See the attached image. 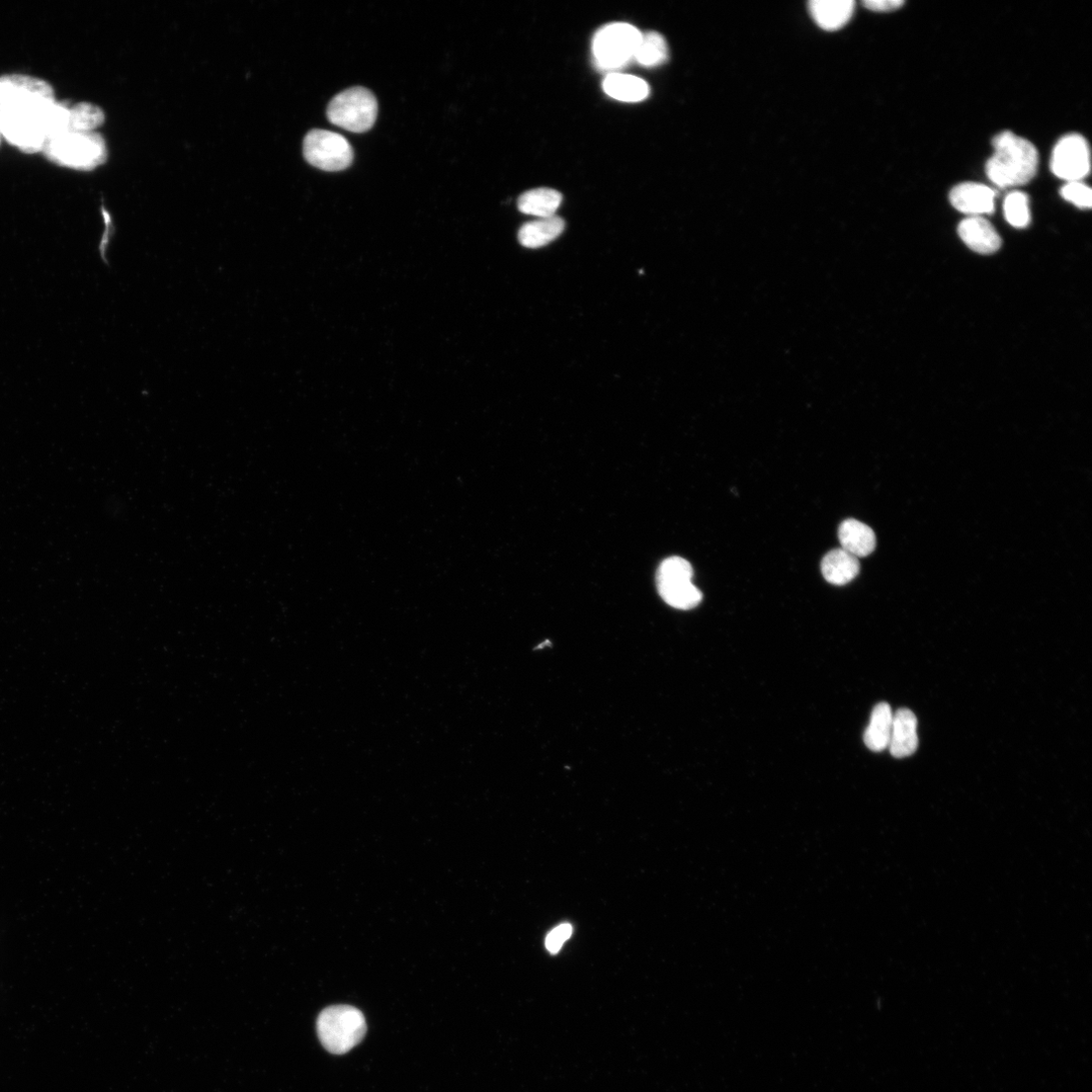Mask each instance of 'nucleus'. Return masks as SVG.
<instances>
[{"mask_svg":"<svg viewBox=\"0 0 1092 1092\" xmlns=\"http://www.w3.org/2000/svg\"><path fill=\"white\" fill-rule=\"evenodd\" d=\"M892 722L893 712L889 704L885 702L877 704L864 734V741L869 749L878 752L888 747Z\"/></svg>","mask_w":1092,"mask_h":1092,"instance_id":"19","label":"nucleus"},{"mask_svg":"<svg viewBox=\"0 0 1092 1092\" xmlns=\"http://www.w3.org/2000/svg\"><path fill=\"white\" fill-rule=\"evenodd\" d=\"M54 101L52 87L42 79L20 74L0 77V107L36 108Z\"/></svg>","mask_w":1092,"mask_h":1092,"instance_id":"9","label":"nucleus"},{"mask_svg":"<svg viewBox=\"0 0 1092 1092\" xmlns=\"http://www.w3.org/2000/svg\"><path fill=\"white\" fill-rule=\"evenodd\" d=\"M0 136H2V133H0Z\"/></svg>","mask_w":1092,"mask_h":1092,"instance_id":"28","label":"nucleus"},{"mask_svg":"<svg viewBox=\"0 0 1092 1092\" xmlns=\"http://www.w3.org/2000/svg\"><path fill=\"white\" fill-rule=\"evenodd\" d=\"M1061 197L1080 209H1090L1092 205L1091 189L1082 182H1068L1060 191Z\"/></svg>","mask_w":1092,"mask_h":1092,"instance_id":"24","label":"nucleus"},{"mask_svg":"<svg viewBox=\"0 0 1092 1092\" xmlns=\"http://www.w3.org/2000/svg\"><path fill=\"white\" fill-rule=\"evenodd\" d=\"M306 160L325 172H342L349 168L355 157L350 142L341 134L313 130L304 140Z\"/></svg>","mask_w":1092,"mask_h":1092,"instance_id":"8","label":"nucleus"},{"mask_svg":"<svg viewBox=\"0 0 1092 1092\" xmlns=\"http://www.w3.org/2000/svg\"><path fill=\"white\" fill-rule=\"evenodd\" d=\"M691 563L679 556L664 559L656 573L657 590L661 599L670 607L680 610L696 608L703 595L692 582Z\"/></svg>","mask_w":1092,"mask_h":1092,"instance_id":"5","label":"nucleus"},{"mask_svg":"<svg viewBox=\"0 0 1092 1092\" xmlns=\"http://www.w3.org/2000/svg\"><path fill=\"white\" fill-rule=\"evenodd\" d=\"M823 577L830 583L843 585L854 578L860 572L859 558L843 548L829 551L821 561Z\"/></svg>","mask_w":1092,"mask_h":1092,"instance_id":"15","label":"nucleus"},{"mask_svg":"<svg viewBox=\"0 0 1092 1092\" xmlns=\"http://www.w3.org/2000/svg\"><path fill=\"white\" fill-rule=\"evenodd\" d=\"M855 7L854 0H811L808 4L815 24L827 32L844 28L852 19Z\"/></svg>","mask_w":1092,"mask_h":1092,"instance_id":"13","label":"nucleus"},{"mask_svg":"<svg viewBox=\"0 0 1092 1092\" xmlns=\"http://www.w3.org/2000/svg\"><path fill=\"white\" fill-rule=\"evenodd\" d=\"M838 540L844 550L858 558L870 555L876 548L874 532L855 520H848L839 527Z\"/></svg>","mask_w":1092,"mask_h":1092,"instance_id":"16","label":"nucleus"},{"mask_svg":"<svg viewBox=\"0 0 1092 1092\" xmlns=\"http://www.w3.org/2000/svg\"><path fill=\"white\" fill-rule=\"evenodd\" d=\"M993 155L986 163V175L998 188L1027 185L1038 172L1039 153L1029 140L1004 131L992 140Z\"/></svg>","mask_w":1092,"mask_h":1092,"instance_id":"1","label":"nucleus"},{"mask_svg":"<svg viewBox=\"0 0 1092 1092\" xmlns=\"http://www.w3.org/2000/svg\"><path fill=\"white\" fill-rule=\"evenodd\" d=\"M1003 211L1006 221L1015 228H1026L1031 222L1029 198L1025 193L1016 191L1007 195Z\"/></svg>","mask_w":1092,"mask_h":1092,"instance_id":"23","label":"nucleus"},{"mask_svg":"<svg viewBox=\"0 0 1092 1092\" xmlns=\"http://www.w3.org/2000/svg\"><path fill=\"white\" fill-rule=\"evenodd\" d=\"M322 1045L332 1054H346L360 1044L367 1033L361 1011L350 1005H334L324 1010L317 1022Z\"/></svg>","mask_w":1092,"mask_h":1092,"instance_id":"4","label":"nucleus"},{"mask_svg":"<svg viewBox=\"0 0 1092 1092\" xmlns=\"http://www.w3.org/2000/svg\"><path fill=\"white\" fill-rule=\"evenodd\" d=\"M564 228V221L557 216L538 219L522 227L519 240L527 248H542L557 239Z\"/></svg>","mask_w":1092,"mask_h":1092,"instance_id":"17","label":"nucleus"},{"mask_svg":"<svg viewBox=\"0 0 1092 1092\" xmlns=\"http://www.w3.org/2000/svg\"><path fill=\"white\" fill-rule=\"evenodd\" d=\"M995 192L985 185L963 183L950 192V202L959 212L969 217L991 214L995 206Z\"/></svg>","mask_w":1092,"mask_h":1092,"instance_id":"11","label":"nucleus"},{"mask_svg":"<svg viewBox=\"0 0 1092 1092\" xmlns=\"http://www.w3.org/2000/svg\"><path fill=\"white\" fill-rule=\"evenodd\" d=\"M604 92L611 98L625 103L641 102L649 94L648 84L632 75L609 73L603 82Z\"/></svg>","mask_w":1092,"mask_h":1092,"instance_id":"18","label":"nucleus"},{"mask_svg":"<svg viewBox=\"0 0 1092 1092\" xmlns=\"http://www.w3.org/2000/svg\"><path fill=\"white\" fill-rule=\"evenodd\" d=\"M102 214H103V217H104V222H105V227L106 228H105V233L103 234V237H102L100 245H99V251H100V256L102 258L103 263L107 266H110L107 254H108V249L111 245V242H112V239L115 235L116 230H115V225H114V222L112 220V217H111L110 213L108 212V210L105 209V207L102 208Z\"/></svg>","mask_w":1092,"mask_h":1092,"instance_id":"26","label":"nucleus"},{"mask_svg":"<svg viewBox=\"0 0 1092 1092\" xmlns=\"http://www.w3.org/2000/svg\"><path fill=\"white\" fill-rule=\"evenodd\" d=\"M104 122L105 115L99 107L89 103L76 104L69 108V122L66 132H95Z\"/></svg>","mask_w":1092,"mask_h":1092,"instance_id":"22","label":"nucleus"},{"mask_svg":"<svg viewBox=\"0 0 1092 1092\" xmlns=\"http://www.w3.org/2000/svg\"><path fill=\"white\" fill-rule=\"evenodd\" d=\"M562 202L561 195L551 189H537L525 193L519 200L522 213L539 219L555 216Z\"/></svg>","mask_w":1092,"mask_h":1092,"instance_id":"20","label":"nucleus"},{"mask_svg":"<svg viewBox=\"0 0 1092 1092\" xmlns=\"http://www.w3.org/2000/svg\"><path fill=\"white\" fill-rule=\"evenodd\" d=\"M905 3L903 0H866L863 6L875 13H891L899 10Z\"/></svg>","mask_w":1092,"mask_h":1092,"instance_id":"27","label":"nucleus"},{"mask_svg":"<svg viewBox=\"0 0 1092 1092\" xmlns=\"http://www.w3.org/2000/svg\"><path fill=\"white\" fill-rule=\"evenodd\" d=\"M571 934L572 927L569 923H562V925L548 934L546 941V949L550 953L556 954L561 949L562 945L570 938Z\"/></svg>","mask_w":1092,"mask_h":1092,"instance_id":"25","label":"nucleus"},{"mask_svg":"<svg viewBox=\"0 0 1092 1092\" xmlns=\"http://www.w3.org/2000/svg\"><path fill=\"white\" fill-rule=\"evenodd\" d=\"M963 242L979 255L995 254L1001 246V238L993 225L982 217H968L958 227Z\"/></svg>","mask_w":1092,"mask_h":1092,"instance_id":"12","label":"nucleus"},{"mask_svg":"<svg viewBox=\"0 0 1092 1092\" xmlns=\"http://www.w3.org/2000/svg\"><path fill=\"white\" fill-rule=\"evenodd\" d=\"M641 33L623 23L611 24L597 32L593 40L595 65L602 71L615 73L634 60Z\"/></svg>","mask_w":1092,"mask_h":1092,"instance_id":"6","label":"nucleus"},{"mask_svg":"<svg viewBox=\"0 0 1092 1092\" xmlns=\"http://www.w3.org/2000/svg\"><path fill=\"white\" fill-rule=\"evenodd\" d=\"M42 152L55 164L87 172L105 163L108 156L106 142L96 132H64L50 138Z\"/></svg>","mask_w":1092,"mask_h":1092,"instance_id":"3","label":"nucleus"},{"mask_svg":"<svg viewBox=\"0 0 1092 1092\" xmlns=\"http://www.w3.org/2000/svg\"><path fill=\"white\" fill-rule=\"evenodd\" d=\"M668 59V47L664 38L655 32L641 34L634 60L642 66L655 67Z\"/></svg>","mask_w":1092,"mask_h":1092,"instance_id":"21","label":"nucleus"},{"mask_svg":"<svg viewBox=\"0 0 1092 1092\" xmlns=\"http://www.w3.org/2000/svg\"><path fill=\"white\" fill-rule=\"evenodd\" d=\"M1051 171L1067 183L1082 182L1090 173V150L1086 139L1075 133L1062 137L1052 153Z\"/></svg>","mask_w":1092,"mask_h":1092,"instance_id":"10","label":"nucleus"},{"mask_svg":"<svg viewBox=\"0 0 1092 1092\" xmlns=\"http://www.w3.org/2000/svg\"><path fill=\"white\" fill-rule=\"evenodd\" d=\"M918 746L917 719L914 713L906 708L897 710L893 714L892 729L889 741V749L894 758L902 759L913 754Z\"/></svg>","mask_w":1092,"mask_h":1092,"instance_id":"14","label":"nucleus"},{"mask_svg":"<svg viewBox=\"0 0 1092 1092\" xmlns=\"http://www.w3.org/2000/svg\"><path fill=\"white\" fill-rule=\"evenodd\" d=\"M378 101L364 88H353L336 96L327 108V118L335 126L354 133L371 130L378 117Z\"/></svg>","mask_w":1092,"mask_h":1092,"instance_id":"7","label":"nucleus"},{"mask_svg":"<svg viewBox=\"0 0 1092 1092\" xmlns=\"http://www.w3.org/2000/svg\"><path fill=\"white\" fill-rule=\"evenodd\" d=\"M52 103L36 108L0 107V133L25 153L42 152L52 137Z\"/></svg>","mask_w":1092,"mask_h":1092,"instance_id":"2","label":"nucleus"}]
</instances>
